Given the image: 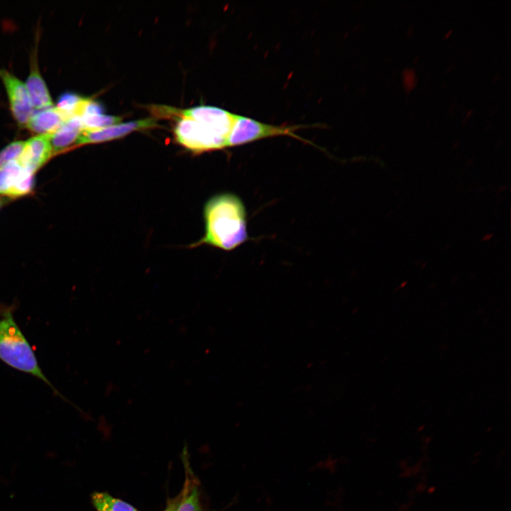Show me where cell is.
<instances>
[{
    "mask_svg": "<svg viewBox=\"0 0 511 511\" xmlns=\"http://www.w3.org/2000/svg\"><path fill=\"white\" fill-rule=\"evenodd\" d=\"M186 480L181 493L177 495V501L174 511H202L197 484L189 471L186 472Z\"/></svg>",
    "mask_w": 511,
    "mask_h": 511,
    "instance_id": "cell-13",
    "label": "cell"
},
{
    "mask_svg": "<svg viewBox=\"0 0 511 511\" xmlns=\"http://www.w3.org/2000/svg\"><path fill=\"white\" fill-rule=\"evenodd\" d=\"M31 57V69L25 83L33 108L41 110L53 106L48 87L40 75L35 53Z\"/></svg>",
    "mask_w": 511,
    "mask_h": 511,
    "instance_id": "cell-10",
    "label": "cell"
},
{
    "mask_svg": "<svg viewBox=\"0 0 511 511\" xmlns=\"http://www.w3.org/2000/svg\"><path fill=\"white\" fill-rule=\"evenodd\" d=\"M0 358L10 366L31 373L50 384L11 312L5 313L0 319Z\"/></svg>",
    "mask_w": 511,
    "mask_h": 511,
    "instance_id": "cell-2",
    "label": "cell"
},
{
    "mask_svg": "<svg viewBox=\"0 0 511 511\" xmlns=\"http://www.w3.org/2000/svg\"><path fill=\"white\" fill-rule=\"evenodd\" d=\"M177 501V496L176 498H175L174 499H172L171 500L169 501V502L164 511H174Z\"/></svg>",
    "mask_w": 511,
    "mask_h": 511,
    "instance_id": "cell-17",
    "label": "cell"
},
{
    "mask_svg": "<svg viewBox=\"0 0 511 511\" xmlns=\"http://www.w3.org/2000/svg\"><path fill=\"white\" fill-rule=\"evenodd\" d=\"M52 153L50 133L39 134L25 141L17 160L23 167L35 172L45 163Z\"/></svg>",
    "mask_w": 511,
    "mask_h": 511,
    "instance_id": "cell-9",
    "label": "cell"
},
{
    "mask_svg": "<svg viewBox=\"0 0 511 511\" xmlns=\"http://www.w3.org/2000/svg\"><path fill=\"white\" fill-rule=\"evenodd\" d=\"M204 235L194 246L231 251L248 239L247 212L242 199L229 192L211 197L204 207Z\"/></svg>",
    "mask_w": 511,
    "mask_h": 511,
    "instance_id": "cell-1",
    "label": "cell"
},
{
    "mask_svg": "<svg viewBox=\"0 0 511 511\" xmlns=\"http://www.w3.org/2000/svg\"><path fill=\"white\" fill-rule=\"evenodd\" d=\"M179 115L187 116L228 139L235 114L221 108L199 106L180 111Z\"/></svg>",
    "mask_w": 511,
    "mask_h": 511,
    "instance_id": "cell-8",
    "label": "cell"
},
{
    "mask_svg": "<svg viewBox=\"0 0 511 511\" xmlns=\"http://www.w3.org/2000/svg\"><path fill=\"white\" fill-rule=\"evenodd\" d=\"M12 114L19 125L26 126L33 113V106L25 83L7 70L0 68Z\"/></svg>",
    "mask_w": 511,
    "mask_h": 511,
    "instance_id": "cell-5",
    "label": "cell"
},
{
    "mask_svg": "<svg viewBox=\"0 0 511 511\" xmlns=\"http://www.w3.org/2000/svg\"><path fill=\"white\" fill-rule=\"evenodd\" d=\"M80 120L83 130H95L117 124L121 122L122 118L102 114L82 116Z\"/></svg>",
    "mask_w": 511,
    "mask_h": 511,
    "instance_id": "cell-15",
    "label": "cell"
},
{
    "mask_svg": "<svg viewBox=\"0 0 511 511\" xmlns=\"http://www.w3.org/2000/svg\"><path fill=\"white\" fill-rule=\"evenodd\" d=\"M158 127L159 125L153 118L119 123L100 129L82 130L75 143L77 145L102 143L123 137L133 131Z\"/></svg>",
    "mask_w": 511,
    "mask_h": 511,
    "instance_id": "cell-7",
    "label": "cell"
},
{
    "mask_svg": "<svg viewBox=\"0 0 511 511\" xmlns=\"http://www.w3.org/2000/svg\"><path fill=\"white\" fill-rule=\"evenodd\" d=\"M34 172L18 161H11L0 167V194L16 198L30 193L34 187Z\"/></svg>",
    "mask_w": 511,
    "mask_h": 511,
    "instance_id": "cell-6",
    "label": "cell"
},
{
    "mask_svg": "<svg viewBox=\"0 0 511 511\" xmlns=\"http://www.w3.org/2000/svg\"><path fill=\"white\" fill-rule=\"evenodd\" d=\"M92 502L97 511H139L131 505L104 492L94 493Z\"/></svg>",
    "mask_w": 511,
    "mask_h": 511,
    "instance_id": "cell-14",
    "label": "cell"
},
{
    "mask_svg": "<svg viewBox=\"0 0 511 511\" xmlns=\"http://www.w3.org/2000/svg\"><path fill=\"white\" fill-rule=\"evenodd\" d=\"M174 133L178 143L195 153L226 148V138L187 116L180 115Z\"/></svg>",
    "mask_w": 511,
    "mask_h": 511,
    "instance_id": "cell-4",
    "label": "cell"
},
{
    "mask_svg": "<svg viewBox=\"0 0 511 511\" xmlns=\"http://www.w3.org/2000/svg\"><path fill=\"white\" fill-rule=\"evenodd\" d=\"M24 144L25 141H13L0 150V167L11 161L18 160Z\"/></svg>",
    "mask_w": 511,
    "mask_h": 511,
    "instance_id": "cell-16",
    "label": "cell"
},
{
    "mask_svg": "<svg viewBox=\"0 0 511 511\" xmlns=\"http://www.w3.org/2000/svg\"><path fill=\"white\" fill-rule=\"evenodd\" d=\"M66 120L57 107L52 106L33 113L26 126L39 134L52 133Z\"/></svg>",
    "mask_w": 511,
    "mask_h": 511,
    "instance_id": "cell-11",
    "label": "cell"
},
{
    "mask_svg": "<svg viewBox=\"0 0 511 511\" xmlns=\"http://www.w3.org/2000/svg\"><path fill=\"white\" fill-rule=\"evenodd\" d=\"M82 130L79 117L73 116L65 121L55 131L50 133L53 153L61 151L76 142Z\"/></svg>",
    "mask_w": 511,
    "mask_h": 511,
    "instance_id": "cell-12",
    "label": "cell"
},
{
    "mask_svg": "<svg viewBox=\"0 0 511 511\" xmlns=\"http://www.w3.org/2000/svg\"><path fill=\"white\" fill-rule=\"evenodd\" d=\"M306 127L307 126L301 125H272L235 114L234 121L227 139L226 148L283 136L308 143L306 139L295 133L297 130Z\"/></svg>",
    "mask_w": 511,
    "mask_h": 511,
    "instance_id": "cell-3",
    "label": "cell"
}]
</instances>
